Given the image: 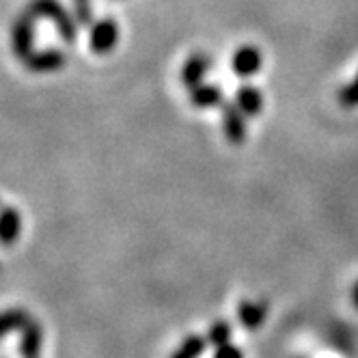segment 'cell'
I'll use <instances>...</instances> for the list:
<instances>
[{
  "mask_svg": "<svg viewBox=\"0 0 358 358\" xmlns=\"http://www.w3.org/2000/svg\"><path fill=\"white\" fill-rule=\"evenodd\" d=\"M231 67L240 78H250L262 69V52L255 45H244L234 55Z\"/></svg>",
  "mask_w": 358,
  "mask_h": 358,
  "instance_id": "6",
  "label": "cell"
},
{
  "mask_svg": "<svg viewBox=\"0 0 358 358\" xmlns=\"http://www.w3.org/2000/svg\"><path fill=\"white\" fill-rule=\"evenodd\" d=\"M210 67H212V59L208 55H203V52L192 55L184 63V67H182V83H184V87L194 89V87L203 85V78L208 76Z\"/></svg>",
  "mask_w": 358,
  "mask_h": 358,
  "instance_id": "5",
  "label": "cell"
},
{
  "mask_svg": "<svg viewBox=\"0 0 358 358\" xmlns=\"http://www.w3.org/2000/svg\"><path fill=\"white\" fill-rule=\"evenodd\" d=\"M31 320L29 315L20 311V309H13V311H5V313H0V337H5L7 332L11 330H17V328H24Z\"/></svg>",
  "mask_w": 358,
  "mask_h": 358,
  "instance_id": "13",
  "label": "cell"
},
{
  "mask_svg": "<svg viewBox=\"0 0 358 358\" xmlns=\"http://www.w3.org/2000/svg\"><path fill=\"white\" fill-rule=\"evenodd\" d=\"M236 106L246 115V117H257L264 108V97L257 87L244 85L236 93Z\"/></svg>",
  "mask_w": 358,
  "mask_h": 358,
  "instance_id": "8",
  "label": "cell"
},
{
  "mask_svg": "<svg viewBox=\"0 0 358 358\" xmlns=\"http://www.w3.org/2000/svg\"><path fill=\"white\" fill-rule=\"evenodd\" d=\"M238 317H240L242 326L248 328V330L259 328L266 322V304L246 300V302H242L238 306Z\"/></svg>",
  "mask_w": 358,
  "mask_h": 358,
  "instance_id": "11",
  "label": "cell"
},
{
  "mask_svg": "<svg viewBox=\"0 0 358 358\" xmlns=\"http://www.w3.org/2000/svg\"><path fill=\"white\" fill-rule=\"evenodd\" d=\"M244 113L234 106V104H224L222 106V130L224 136L231 145H242L246 138V121H244Z\"/></svg>",
  "mask_w": 358,
  "mask_h": 358,
  "instance_id": "4",
  "label": "cell"
},
{
  "mask_svg": "<svg viewBox=\"0 0 358 358\" xmlns=\"http://www.w3.org/2000/svg\"><path fill=\"white\" fill-rule=\"evenodd\" d=\"M22 234V218L15 208H7L0 212V244L11 246L17 242Z\"/></svg>",
  "mask_w": 358,
  "mask_h": 358,
  "instance_id": "7",
  "label": "cell"
},
{
  "mask_svg": "<svg viewBox=\"0 0 358 358\" xmlns=\"http://www.w3.org/2000/svg\"><path fill=\"white\" fill-rule=\"evenodd\" d=\"M190 104L194 108H214L222 104V89L218 85H199L190 89Z\"/></svg>",
  "mask_w": 358,
  "mask_h": 358,
  "instance_id": "9",
  "label": "cell"
},
{
  "mask_svg": "<svg viewBox=\"0 0 358 358\" xmlns=\"http://www.w3.org/2000/svg\"><path fill=\"white\" fill-rule=\"evenodd\" d=\"M24 63L33 71H55L65 65V55L59 50H41V52H33Z\"/></svg>",
  "mask_w": 358,
  "mask_h": 358,
  "instance_id": "10",
  "label": "cell"
},
{
  "mask_svg": "<svg viewBox=\"0 0 358 358\" xmlns=\"http://www.w3.org/2000/svg\"><path fill=\"white\" fill-rule=\"evenodd\" d=\"M33 20L35 17L27 11L13 24V50L22 61H27L33 55V39H35Z\"/></svg>",
  "mask_w": 358,
  "mask_h": 358,
  "instance_id": "3",
  "label": "cell"
},
{
  "mask_svg": "<svg viewBox=\"0 0 358 358\" xmlns=\"http://www.w3.org/2000/svg\"><path fill=\"white\" fill-rule=\"evenodd\" d=\"M352 304L358 309V283L354 285V289H352Z\"/></svg>",
  "mask_w": 358,
  "mask_h": 358,
  "instance_id": "19",
  "label": "cell"
},
{
  "mask_svg": "<svg viewBox=\"0 0 358 358\" xmlns=\"http://www.w3.org/2000/svg\"><path fill=\"white\" fill-rule=\"evenodd\" d=\"M214 358H244V356H242V352H240V348H238V345L227 343V345L216 348Z\"/></svg>",
  "mask_w": 358,
  "mask_h": 358,
  "instance_id": "18",
  "label": "cell"
},
{
  "mask_svg": "<svg viewBox=\"0 0 358 358\" xmlns=\"http://www.w3.org/2000/svg\"><path fill=\"white\" fill-rule=\"evenodd\" d=\"M39 348H41V328L35 322H29L22 332L20 354H22V358H37Z\"/></svg>",
  "mask_w": 358,
  "mask_h": 358,
  "instance_id": "12",
  "label": "cell"
},
{
  "mask_svg": "<svg viewBox=\"0 0 358 358\" xmlns=\"http://www.w3.org/2000/svg\"><path fill=\"white\" fill-rule=\"evenodd\" d=\"M229 339H231V328H229L227 322H216V324H212V328H210V332H208V341H210V343H214L216 348H220V345H227Z\"/></svg>",
  "mask_w": 358,
  "mask_h": 358,
  "instance_id": "15",
  "label": "cell"
},
{
  "mask_svg": "<svg viewBox=\"0 0 358 358\" xmlns=\"http://www.w3.org/2000/svg\"><path fill=\"white\" fill-rule=\"evenodd\" d=\"M339 101H341V106H345V108H356L358 106V73H356V78L339 93Z\"/></svg>",
  "mask_w": 358,
  "mask_h": 358,
  "instance_id": "16",
  "label": "cell"
},
{
  "mask_svg": "<svg viewBox=\"0 0 358 358\" xmlns=\"http://www.w3.org/2000/svg\"><path fill=\"white\" fill-rule=\"evenodd\" d=\"M73 5H76V20H78V27H89L93 22L89 0H73Z\"/></svg>",
  "mask_w": 358,
  "mask_h": 358,
  "instance_id": "17",
  "label": "cell"
},
{
  "mask_svg": "<svg viewBox=\"0 0 358 358\" xmlns=\"http://www.w3.org/2000/svg\"><path fill=\"white\" fill-rule=\"evenodd\" d=\"M203 352H206V339L199 335H190L186 337V341L179 345V350L173 354V358H199Z\"/></svg>",
  "mask_w": 358,
  "mask_h": 358,
  "instance_id": "14",
  "label": "cell"
},
{
  "mask_svg": "<svg viewBox=\"0 0 358 358\" xmlns=\"http://www.w3.org/2000/svg\"><path fill=\"white\" fill-rule=\"evenodd\" d=\"M29 13L33 17H50L57 24V29L65 37V41H73V37H76V22L57 3V0H33L31 7H29Z\"/></svg>",
  "mask_w": 358,
  "mask_h": 358,
  "instance_id": "1",
  "label": "cell"
},
{
  "mask_svg": "<svg viewBox=\"0 0 358 358\" xmlns=\"http://www.w3.org/2000/svg\"><path fill=\"white\" fill-rule=\"evenodd\" d=\"M91 50L97 55H106L110 50H115L117 41H119V27L117 22L106 17V20H99L93 24L91 29Z\"/></svg>",
  "mask_w": 358,
  "mask_h": 358,
  "instance_id": "2",
  "label": "cell"
}]
</instances>
